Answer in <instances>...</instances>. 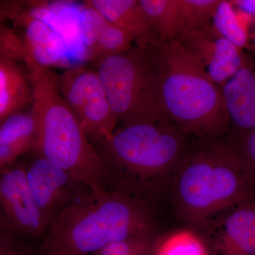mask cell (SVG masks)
Masks as SVG:
<instances>
[{
    "label": "cell",
    "mask_w": 255,
    "mask_h": 255,
    "mask_svg": "<svg viewBox=\"0 0 255 255\" xmlns=\"http://www.w3.org/2000/svg\"><path fill=\"white\" fill-rule=\"evenodd\" d=\"M25 170L28 187L48 228L74 198L89 188L40 155L25 164Z\"/></svg>",
    "instance_id": "9"
},
{
    "label": "cell",
    "mask_w": 255,
    "mask_h": 255,
    "mask_svg": "<svg viewBox=\"0 0 255 255\" xmlns=\"http://www.w3.org/2000/svg\"><path fill=\"white\" fill-rule=\"evenodd\" d=\"M222 90L234 130H255V52H245L241 68Z\"/></svg>",
    "instance_id": "13"
},
{
    "label": "cell",
    "mask_w": 255,
    "mask_h": 255,
    "mask_svg": "<svg viewBox=\"0 0 255 255\" xmlns=\"http://www.w3.org/2000/svg\"><path fill=\"white\" fill-rule=\"evenodd\" d=\"M185 135L168 119L123 125L92 142L105 167L106 190L124 193L151 205L170 184L185 152Z\"/></svg>",
    "instance_id": "1"
},
{
    "label": "cell",
    "mask_w": 255,
    "mask_h": 255,
    "mask_svg": "<svg viewBox=\"0 0 255 255\" xmlns=\"http://www.w3.org/2000/svg\"><path fill=\"white\" fill-rule=\"evenodd\" d=\"M195 232L180 229L155 240L154 255H207L202 240Z\"/></svg>",
    "instance_id": "20"
},
{
    "label": "cell",
    "mask_w": 255,
    "mask_h": 255,
    "mask_svg": "<svg viewBox=\"0 0 255 255\" xmlns=\"http://www.w3.org/2000/svg\"><path fill=\"white\" fill-rule=\"evenodd\" d=\"M64 255L52 254V255Z\"/></svg>",
    "instance_id": "27"
},
{
    "label": "cell",
    "mask_w": 255,
    "mask_h": 255,
    "mask_svg": "<svg viewBox=\"0 0 255 255\" xmlns=\"http://www.w3.org/2000/svg\"><path fill=\"white\" fill-rule=\"evenodd\" d=\"M0 167L14 164L28 151H33L38 135V123L31 111L9 116L0 123Z\"/></svg>",
    "instance_id": "16"
},
{
    "label": "cell",
    "mask_w": 255,
    "mask_h": 255,
    "mask_svg": "<svg viewBox=\"0 0 255 255\" xmlns=\"http://www.w3.org/2000/svg\"><path fill=\"white\" fill-rule=\"evenodd\" d=\"M219 2L220 0H182L183 32L179 39L212 23Z\"/></svg>",
    "instance_id": "21"
},
{
    "label": "cell",
    "mask_w": 255,
    "mask_h": 255,
    "mask_svg": "<svg viewBox=\"0 0 255 255\" xmlns=\"http://www.w3.org/2000/svg\"><path fill=\"white\" fill-rule=\"evenodd\" d=\"M159 45V44H158ZM157 45H134L97 65L112 110L123 125L164 118Z\"/></svg>",
    "instance_id": "6"
},
{
    "label": "cell",
    "mask_w": 255,
    "mask_h": 255,
    "mask_svg": "<svg viewBox=\"0 0 255 255\" xmlns=\"http://www.w3.org/2000/svg\"><path fill=\"white\" fill-rule=\"evenodd\" d=\"M212 25L224 38L240 49L253 51L251 36L238 17L231 0H220Z\"/></svg>",
    "instance_id": "19"
},
{
    "label": "cell",
    "mask_w": 255,
    "mask_h": 255,
    "mask_svg": "<svg viewBox=\"0 0 255 255\" xmlns=\"http://www.w3.org/2000/svg\"><path fill=\"white\" fill-rule=\"evenodd\" d=\"M83 4L103 15L115 26L130 33L136 46L160 43L140 4V0H88Z\"/></svg>",
    "instance_id": "14"
},
{
    "label": "cell",
    "mask_w": 255,
    "mask_h": 255,
    "mask_svg": "<svg viewBox=\"0 0 255 255\" xmlns=\"http://www.w3.org/2000/svg\"></svg>",
    "instance_id": "29"
},
{
    "label": "cell",
    "mask_w": 255,
    "mask_h": 255,
    "mask_svg": "<svg viewBox=\"0 0 255 255\" xmlns=\"http://www.w3.org/2000/svg\"><path fill=\"white\" fill-rule=\"evenodd\" d=\"M160 68V97L164 115L187 135L219 140L231 121L222 88L180 41L157 46Z\"/></svg>",
    "instance_id": "4"
},
{
    "label": "cell",
    "mask_w": 255,
    "mask_h": 255,
    "mask_svg": "<svg viewBox=\"0 0 255 255\" xmlns=\"http://www.w3.org/2000/svg\"><path fill=\"white\" fill-rule=\"evenodd\" d=\"M155 242H154L153 243H152V244L150 245V246L146 247V248H144V249L140 251V253H137L136 255H154V245H155Z\"/></svg>",
    "instance_id": "26"
},
{
    "label": "cell",
    "mask_w": 255,
    "mask_h": 255,
    "mask_svg": "<svg viewBox=\"0 0 255 255\" xmlns=\"http://www.w3.org/2000/svg\"><path fill=\"white\" fill-rule=\"evenodd\" d=\"M169 185L178 214L201 228L255 199V179L229 141L202 140L185 151Z\"/></svg>",
    "instance_id": "2"
},
{
    "label": "cell",
    "mask_w": 255,
    "mask_h": 255,
    "mask_svg": "<svg viewBox=\"0 0 255 255\" xmlns=\"http://www.w3.org/2000/svg\"><path fill=\"white\" fill-rule=\"evenodd\" d=\"M148 203L124 193L86 188L50 223L37 255H90L114 242L155 233Z\"/></svg>",
    "instance_id": "3"
},
{
    "label": "cell",
    "mask_w": 255,
    "mask_h": 255,
    "mask_svg": "<svg viewBox=\"0 0 255 255\" xmlns=\"http://www.w3.org/2000/svg\"><path fill=\"white\" fill-rule=\"evenodd\" d=\"M80 30L87 58L96 64L109 57L128 51L134 42L130 33L85 5L81 15Z\"/></svg>",
    "instance_id": "11"
},
{
    "label": "cell",
    "mask_w": 255,
    "mask_h": 255,
    "mask_svg": "<svg viewBox=\"0 0 255 255\" xmlns=\"http://www.w3.org/2000/svg\"><path fill=\"white\" fill-rule=\"evenodd\" d=\"M160 43L179 40L183 32L182 0H140Z\"/></svg>",
    "instance_id": "18"
},
{
    "label": "cell",
    "mask_w": 255,
    "mask_h": 255,
    "mask_svg": "<svg viewBox=\"0 0 255 255\" xmlns=\"http://www.w3.org/2000/svg\"><path fill=\"white\" fill-rule=\"evenodd\" d=\"M155 240V233L138 235L114 242L90 255H136Z\"/></svg>",
    "instance_id": "23"
},
{
    "label": "cell",
    "mask_w": 255,
    "mask_h": 255,
    "mask_svg": "<svg viewBox=\"0 0 255 255\" xmlns=\"http://www.w3.org/2000/svg\"><path fill=\"white\" fill-rule=\"evenodd\" d=\"M56 82L60 95L90 142L114 133L118 118L97 70L82 65L68 69L56 75Z\"/></svg>",
    "instance_id": "7"
},
{
    "label": "cell",
    "mask_w": 255,
    "mask_h": 255,
    "mask_svg": "<svg viewBox=\"0 0 255 255\" xmlns=\"http://www.w3.org/2000/svg\"><path fill=\"white\" fill-rule=\"evenodd\" d=\"M16 11H11L8 17L24 28L26 60L24 65L33 64L50 68L60 64L65 55V45L60 33L46 21L34 17L28 11H20L17 4Z\"/></svg>",
    "instance_id": "12"
},
{
    "label": "cell",
    "mask_w": 255,
    "mask_h": 255,
    "mask_svg": "<svg viewBox=\"0 0 255 255\" xmlns=\"http://www.w3.org/2000/svg\"><path fill=\"white\" fill-rule=\"evenodd\" d=\"M228 255H255V199L238 206L211 226Z\"/></svg>",
    "instance_id": "15"
},
{
    "label": "cell",
    "mask_w": 255,
    "mask_h": 255,
    "mask_svg": "<svg viewBox=\"0 0 255 255\" xmlns=\"http://www.w3.org/2000/svg\"><path fill=\"white\" fill-rule=\"evenodd\" d=\"M33 102V87L26 66L0 59V123L23 112Z\"/></svg>",
    "instance_id": "17"
},
{
    "label": "cell",
    "mask_w": 255,
    "mask_h": 255,
    "mask_svg": "<svg viewBox=\"0 0 255 255\" xmlns=\"http://www.w3.org/2000/svg\"><path fill=\"white\" fill-rule=\"evenodd\" d=\"M0 59L25 63L26 49L23 37L6 25L0 26Z\"/></svg>",
    "instance_id": "22"
},
{
    "label": "cell",
    "mask_w": 255,
    "mask_h": 255,
    "mask_svg": "<svg viewBox=\"0 0 255 255\" xmlns=\"http://www.w3.org/2000/svg\"><path fill=\"white\" fill-rule=\"evenodd\" d=\"M234 131L230 143L237 150L247 169L255 179V130Z\"/></svg>",
    "instance_id": "24"
},
{
    "label": "cell",
    "mask_w": 255,
    "mask_h": 255,
    "mask_svg": "<svg viewBox=\"0 0 255 255\" xmlns=\"http://www.w3.org/2000/svg\"><path fill=\"white\" fill-rule=\"evenodd\" d=\"M25 66L33 87L31 111L38 123L32 152L66 171L92 190H106L103 162L60 95L56 74L50 68L33 64Z\"/></svg>",
    "instance_id": "5"
},
{
    "label": "cell",
    "mask_w": 255,
    "mask_h": 255,
    "mask_svg": "<svg viewBox=\"0 0 255 255\" xmlns=\"http://www.w3.org/2000/svg\"><path fill=\"white\" fill-rule=\"evenodd\" d=\"M0 227L17 237H44L47 225L28 187L24 163L1 169Z\"/></svg>",
    "instance_id": "8"
},
{
    "label": "cell",
    "mask_w": 255,
    "mask_h": 255,
    "mask_svg": "<svg viewBox=\"0 0 255 255\" xmlns=\"http://www.w3.org/2000/svg\"><path fill=\"white\" fill-rule=\"evenodd\" d=\"M177 41L197 58L211 80L221 88L243 65L244 50L228 41L212 23Z\"/></svg>",
    "instance_id": "10"
},
{
    "label": "cell",
    "mask_w": 255,
    "mask_h": 255,
    "mask_svg": "<svg viewBox=\"0 0 255 255\" xmlns=\"http://www.w3.org/2000/svg\"><path fill=\"white\" fill-rule=\"evenodd\" d=\"M253 52H255V51H253Z\"/></svg>",
    "instance_id": "28"
},
{
    "label": "cell",
    "mask_w": 255,
    "mask_h": 255,
    "mask_svg": "<svg viewBox=\"0 0 255 255\" xmlns=\"http://www.w3.org/2000/svg\"><path fill=\"white\" fill-rule=\"evenodd\" d=\"M0 255H32L31 250L20 241V238L0 231Z\"/></svg>",
    "instance_id": "25"
}]
</instances>
